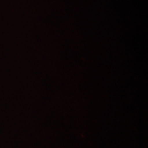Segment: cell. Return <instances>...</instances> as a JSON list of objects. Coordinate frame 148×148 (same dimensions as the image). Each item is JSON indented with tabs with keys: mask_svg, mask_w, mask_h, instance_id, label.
<instances>
[]
</instances>
